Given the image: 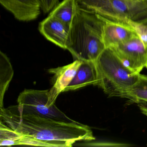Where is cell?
Segmentation results:
<instances>
[{"label": "cell", "instance_id": "6da1fadb", "mask_svg": "<svg viewBox=\"0 0 147 147\" xmlns=\"http://www.w3.org/2000/svg\"><path fill=\"white\" fill-rule=\"evenodd\" d=\"M0 119L14 131L35 141L37 146L72 147L77 142L95 139L87 125L23 115L13 106L0 108Z\"/></svg>", "mask_w": 147, "mask_h": 147}, {"label": "cell", "instance_id": "7a4b0ae2", "mask_svg": "<svg viewBox=\"0 0 147 147\" xmlns=\"http://www.w3.org/2000/svg\"><path fill=\"white\" fill-rule=\"evenodd\" d=\"M104 24L102 17L78 7L70 26L67 48L76 60L96 61L106 48Z\"/></svg>", "mask_w": 147, "mask_h": 147}, {"label": "cell", "instance_id": "3957f363", "mask_svg": "<svg viewBox=\"0 0 147 147\" xmlns=\"http://www.w3.org/2000/svg\"><path fill=\"white\" fill-rule=\"evenodd\" d=\"M98 85L109 97L124 98L136 83L139 74L131 70L110 47L106 48L95 61Z\"/></svg>", "mask_w": 147, "mask_h": 147}, {"label": "cell", "instance_id": "277c9868", "mask_svg": "<svg viewBox=\"0 0 147 147\" xmlns=\"http://www.w3.org/2000/svg\"><path fill=\"white\" fill-rule=\"evenodd\" d=\"M78 7L108 21L147 26V0H77Z\"/></svg>", "mask_w": 147, "mask_h": 147}, {"label": "cell", "instance_id": "5b68a950", "mask_svg": "<svg viewBox=\"0 0 147 147\" xmlns=\"http://www.w3.org/2000/svg\"><path fill=\"white\" fill-rule=\"evenodd\" d=\"M49 91L25 89L18 97V105L13 107L23 115H34L68 123L76 122L68 117L55 104L50 105Z\"/></svg>", "mask_w": 147, "mask_h": 147}, {"label": "cell", "instance_id": "8992f818", "mask_svg": "<svg viewBox=\"0 0 147 147\" xmlns=\"http://www.w3.org/2000/svg\"><path fill=\"white\" fill-rule=\"evenodd\" d=\"M124 63L136 73L147 69V49L137 35L131 39L110 47Z\"/></svg>", "mask_w": 147, "mask_h": 147}, {"label": "cell", "instance_id": "52a82bcc", "mask_svg": "<svg viewBox=\"0 0 147 147\" xmlns=\"http://www.w3.org/2000/svg\"><path fill=\"white\" fill-rule=\"evenodd\" d=\"M82 61L76 60L74 62L63 67L51 68L48 72L54 74L53 86L49 91V103L55 104L56 100L60 93L63 92L74 79Z\"/></svg>", "mask_w": 147, "mask_h": 147}, {"label": "cell", "instance_id": "ba28073f", "mask_svg": "<svg viewBox=\"0 0 147 147\" xmlns=\"http://www.w3.org/2000/svg\"><path fill=\"white\" fill-rule=\"evenodd\" d=\"M70 26L49 15L40 22L38 30L49 41L64 49H67Z\"/></svg>", "mask_w": 147, "mask_h": 147}, {"label": "cell", "instance_id": "9c48e42d", "mask_svg": "<svg viewBox=\"0 0 147 147\" xmlns=\"http://www.w3.org/2000/svg\"><path fill=\"white\" fill-rule=\"evenodd\" d=\"M1 5L20 21L36 19L41 13L40 0H0Z\"/></svg>", "mask_w": 147, "mask_h": 147}, {"label": "cell", "instance_id": "30bf717a", "mask_svg": "<svg viewBox=\"0 0 147 147\" xmlns=\"http://www.w3.org/2000/svg\"><path fill=\"white\" fill-rule=\"evenodd\" d=\"M136 36L135 32L128 25L105 19L103 39L106 48L124 42Z\"/></svg>", "mask_w": 147, "mask_h": 147}, {"label": "cell", "instance_id": "8fae6325", "mask_svg": "<svg viewBox=\"0 0 147 147\" xmlns=\"http://www.w3.org/2000/svg\"><path fill=\"white\" fill-rule=\"evenodd\" d=\"M98 76L95 62L82 61L74 79L63 92L74 91L90 85H98Z\"/></svg>", "mask_w": 147, "mask_h": 147}, {"label": "cell", "instance_id": "7c38bea8", "mask_svg": "<svg viewBox=\"0 0 147 147\" xmlns=\"http://www.w3.org/2000/svg\"><path fill=\"white\" fill-rule=\"evenodd\" d=\"M78 8L77 0H63L55 7L49 15L70 26Z\"/></svg>", "mask_w": 147, "mask_h": 147}, {"label": "cell", "instance_id": "4fadbf2b", "mask_svg": "<svg viewBox=\"0 0 147 147\" xmlns=\"http://www.w3.org/2000/svg\"><path fill=\"white\" fill-rule=\"evenodd\" d=\"M14 74L11 63L5 53L0 52V108H4V98Z\"/></svg>", "mask_w": 147, "mask_h": 147}, {"label": "cell", "instance_id": "5bb4252c", "mask_svg": "<svg viewBox=\"0 0 147 147\" xmlns=\"http://www.w3.org/2000/svg\"><path fill=\"white\" fill-rule=\"evenodd\" d=\"M124 98L135 103H147V76L139 74L136 83L126 92Z\"/></svg>", "mask_w": 147, "mask_h": 147}, {"label": "cell", "instance_id": "9a60e30c", "mask_svg": "<svg viewBox=\"0 0 147 147\" xmlns=\"http://www.w3.org/2000/svg\"><path fill=\"white\" fill-rule=\"evenodd\" d=\"M126 24L135 32L147 49V26L131 21H128Z\"/></svg>", "mask_w": 147, "mask_h": 147}, {"label": "cell", "instance_id": "2e32d148", "mask_svg": "<svg viewBox=\"0 0 147 147\" xmlns=\"http://www.w3.org/2000/svg\"><path fill=\"white\" fill-rule=\"evenodd\" d=\"M40 1L42 11L45 13L51 11L59 3V0H40Z\"/></svg>", "mask_w": 147, "mask_h": 147}]
</instances>
